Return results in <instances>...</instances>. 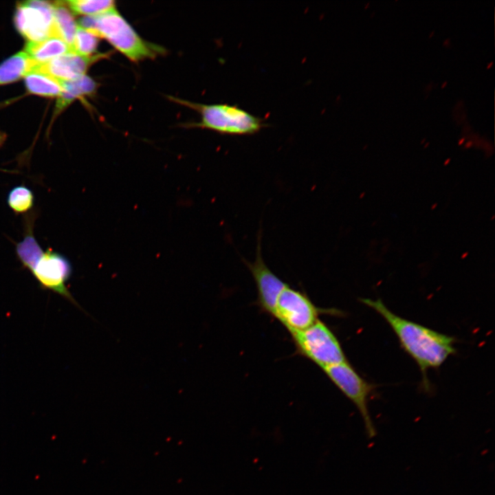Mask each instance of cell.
I'll list each match as a JSON object with an SVG mask.
<instances>
[{
	"mask_svg": "<svg viewBox=\"0 0 495 495\" xmlns=\"http://www.w3.org/2000/svg\"><path fill=\"white\" fill-rule=\"evenodd\" d=\"M360 300L375 310L389 324L401 346L419 366L424 386L428 388V369L439 367L455 353L454 338L399 316L380 299L360 298Z\"/></svg>",
	"mask_w": 495,
	"mask_h": 495,
	"instance_id": "cell-1",
	"label": "cell"
},
{
	"mask_svg": "<svg viewBox=\"0 0 495 495\" xmlns=\"http://www.w3.org/2000/svg\"><path fill=\"white\" fill-rule=\"evenodd\" d=\"M80 27L107 40L116 50L133 62L152 59L164 49L144 40L116 9L94 16H84Z\"/></svg>",
	"mask_w": 495,
	"mask_h": 495,
	"instance_id": "cell-2",
	"label": "cell"
},
{
	"mask_svg": "<svg viewBox=\"0 0 495 495\" xmlns=\"http://www.w3.org/2000/svg\"><path fill=\"white\" fill-rule=\"evenodd\" d=\"M175 100L200 113L201 120L196 124L197 127L208 129L221 134L247 135L255 134L265 126L263 119L237 105L204 104L178 99Z\"/></svg>",
	"mask_w": 495,
	"mask_h": 495,
	"instance_id": "cell-3",
	"label": "cell"
},
{
	"mask_svg": "<svg viewBox=\"0 0 495 495\" xmlns=\"http://www.w3.org/2000/svg\"><path fill=\"white\" fill-rule=\"evenodd\" d=\"M290 334L298 353L322 369L347 362L338 338L319 319L309 327Z\"/></svg>",
	"mask_w": 495,
	"mask_h": 495,
	"instance_id": "cell-4",
	"label": "cell"
},
{
	"mask_svg": "<svg viewBox=\"0 0 495 495\" xmlns=\"http://www.w3.org/2000/svg\"><path fill=\"white\" fill-rule=\"evenodd\" d=\"M329 380L358 409L368 438L376 435V430L368 409L373 384L363 379L347 362L322 369Z\"/></svg>",
	"mask_w": 495,
	"mask_h": 495,
	"instance_id": "cell-5",
	"label": "cell"
},
{
	"mask_svg": "<svg viewBox=\"0 0 495 495\" xmlns=\"http://www.w3.org/2000/svg\"><path fill=\"white\" fill-rule=\"evenodd\" d=\"M324 312L305 294L287 285L277 300L274 317L292 333L309 327Z\"/></svg>",
	"mask_w": 495,
	"mask_h": 495,
	"instance_id": "cell-6",
	"label": "cell"
},
{
	"mask_svg": "<svg viewBox=\"0 0 495 495\" xmlns=\"http://www.w3.org/2000/svg\"><path fill=\"white\" fill-rule=\"evenodd\" d=\"M15 24L19 32L30 41H41L53 36V4L30 1L17 6Z\"/></svg>",
	"mask_w": 495,
	"mask_h": 495,
	"instance_id": "cell-7",
	"label": "cell"
},
{
	"mask_svg": "<svg viewBox=\"0 0 495 495\" xmlns=\"http://www.w3.org/2000/svg\"><path fill=\"white\" fill-rule=\"evenodd\" d=\"M30 271L41 287L58 294L78 306L66 286L72 274V267L63 255L48 250Z\"/></svg>",
	"mask_w": 495,
	"mask_h": 495,
	"instance_id": "cell-8",
	"label": "cell"
},
{
	"mask_svg": "<svg viewBox=\"0 0 495 495\" xmlns=\"http://www.w3.org/2000/svg\"><path fill=\"white\" fill-rule=\"evenodd\" d=\"M255 281L258 304L263 311L274 317L276 304L282 291L288 285L270 270L261 255V234L257 241L254 262L243 259Z\"/></svg>",
	"mask_w": 495,
	"mask_h": 495,
	"instance_id": "cell-9",
	"label": "cell"
},
{
	"mask_svg": "<svg viewBox=\"0 0 495 495\" xmlns=\"http://www.w3.org/2000/svg\"><path fill=\"white\" fill-rule=\"evenodd\" d=\"M109 54H97L90 56L69 52L50 61L38 64L34 71L48 74L60 80H72L85 75L88 68Z\"/></svg>",
	"mask_w": 495,
	"mask_h": 495,
	"instance_id": "cell-10",
	"label": "cell"
},
{
	"mask_svg": "<svg viewBox=\"0 0 495 495\" xmlns=\"http://www.w3.org/2000/svg\"><path fill=\"white\" fill-rule=\"evenodd\" d=\"M25 52L37 63H45L60 55L72 52L70 46L57 37H50L41 41H29Z\"/></svg>",
	"mask_w": 495,
	"mask_h": 495,
	"instance_id": "cell-11",
	"label": "cell"
},
{
	"mask_svg": "<svg viewBox=\"0 0 495 495\" xmlns=\"http://www.w3.org/2000/svg\"><path fill=\"white\" fill-rule=\"evenodd\" d=\"M60 82L63 91L58 98L56 105V111L58 112L76 98L91 94L97 89L96 82L86 75L72 80H60Z\"/></svg>",
	"mask_w": 495,
	"mask_h": 495,
	"instance_id": "cell-12",
	"label": "cell"
},
{
	"mask_svg": "<svg viewBox=\"0 0 495 495\" xmlns=\"http://www.w3.org/2000/svg\"><path fill=\"white\" fill-rule=\"evenodd\" d=\"M26 52H19L0 65V85L13 82L34 71L38 65Z\"/></svg>",
	"mask_w": 495,
	"mask_h": 495,
	"instance_id": "cell-13",
	"label": "cell"
},
{
	"mask_svg": "<svg viewBox=\"0 0 495 495\" xmlns=\"http://www.w3.org/2000/svg\"><path fill=\"white\" fill-rule=\"evenodd\" d=\"M53 36L59 38L72 47L78 28L72 12L62 1L53 3Z\"/></svg>",
	"mask_w": 495,
	"mask_h": 495,
	"instance_id": "cell-14",
	"label": "cell"
},
{
	"mask_svg": "<svg viewBox=\"0 0 495 495\" xmlns=\"http://www.w3.org/2000/svg\"><path fill=\"white\" fill-rule=\"evenodd\" d=\"M25 82L29 92L40 96H59L63 91L60 80L37 71L28 74L25 76Z\"/></svg>",
	"mask_w": 495,
	"mask_h": 495,
	"instance_id": "cell-15",
	"label": "cell"
},
{
	"mask_svg": "<svg viewBox=\"0 0 495 495\" xmlns=\"http://www.w3.org/2000/svg\"><path fill=\"white\" fill-rule=\"evenodd\" d=\"M64 2L75 14L84 16L100 15L116 8L113 0H69Z\"/></svg>",
	"mask_w": 495,
	"mask_h": 495,
	"instance_id": "cell-16",
	"label": "cell"
},
{
	"mask_svg": "<svg viewBox=\"0 0 495 495\" xmlns=\"http://www.w3.org/2000/svg\"><path fill=\"white\" fill-rule=\"evenodd\" d=\"M99 38L91 31L78 26L71 47L72 52L85 56H93L97 50Z\"/></svg>",
	"mask_w": 495,
	"mask_h": 495,
	"instance_id": "cell-17",
	"label": "cell"
},
{
	"mask_svg": "<svg viewBox=\"0 0 495 495\" xmlns=\"http://www.w3.org/2000/svg\"><path fill=\"white\" fill-rule=\"evenodd\" d=\"M16 253L22 263L31 270L44 252L34 236L28 234L17 244Z\"/></svg>",
	"mask_w": 495,
	"mask_h": 495,
	"instance_id": "cell-18",
	"label": "cell"
},
{
	"mask_svg": "<svg viewBox=\"0 0 495 495\" xmlns=\"http://www.w3.org/2000/svg\"><path fill=\"white\" fill-rule=\"evenodd\" d=\"M8 203L14 212H25L33 206V193L25 186L14 187L8 194Z\"/></svg>",
	"mask_w": 495,
	"mask_h": 495,
	"instance_id": "cell-19",
	"label": "cell"
},
{
	"mask_svg": "<svg viewBox=\"0 0 495 495\" xmlns=\"http://www.w3.org/2000/svg\"><path fill=\"white\" fill-rule=\"evenodd\" d=\"M4 139H5V135L3 134H2L1 133H0V145L2 144Z\"/></svg>",
	"mask_w": 495,
	"mask_h": 495,
	"instance_id": "cell-20",
	"label": "cell"
}]
</instances>
